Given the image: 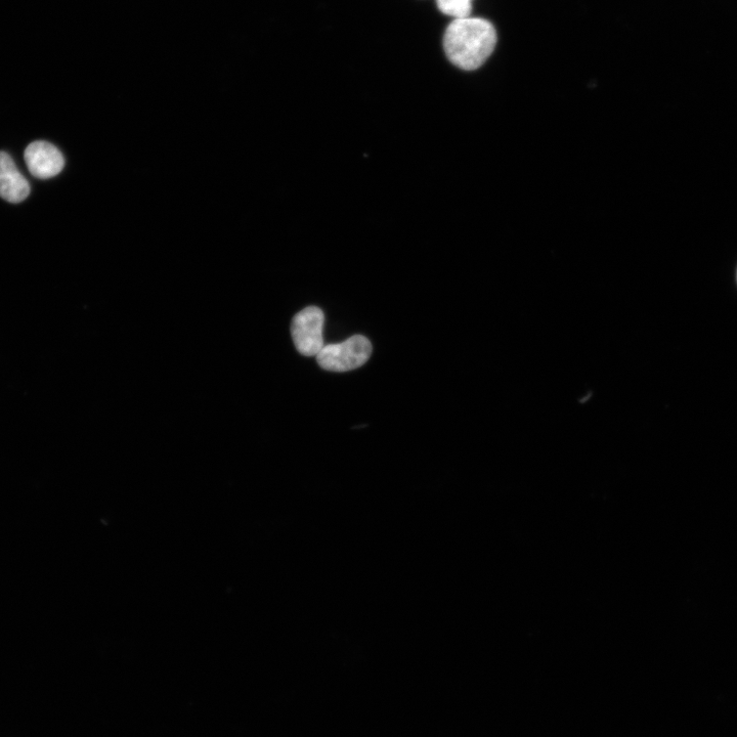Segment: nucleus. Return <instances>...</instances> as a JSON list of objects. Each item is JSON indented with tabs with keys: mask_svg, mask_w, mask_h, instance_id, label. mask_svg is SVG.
Listing matches in <instances>:
<instances>
[{
	"mask_svg": "<svg viewBox=\"0 0 737 737\" xmlns=\"http://www.w3.org/2000/svg\"><path fill=\"white\" fill-rule=\"evenodd\" d=\"M497 45L494 25L482 18L455 19L444 36L448 59L466 71L479 69L493 54Z\"/></svg>",
	"mask_w": 737,
	"mask_h": 737,
	"instance_id": "f257e3e1",
	"label": "nucleus"
},
{
	"mask_svg": "<svg viewBox=\"0 0 737 737\" xmlns=\"http://www.w3.org/2000/svg\"><path fill=\"white\" fill-rule=\"evenodd\" d=\"M372 354V344L365 336L355 335L344 342L324 346L317 356L321 368L348 372L365 365Z\"/></svg>",
	"mask_w": 737,
	"mask_h": 737,
	"instance_id": "f03ea898",
	"label": "nucleus"
},
{
	"mask_svg": "<svg viewBox=\"0 0 737 737\" xmlns=\"http://www.w3.org/2000/svg\"><path fill=\"white\" fill-rule=\"evenodd\" d=\"M324 322V313L317 307L302 310L294 317L291 324L292 339L302 356H318L323 350Z\"/></svg>",
	"mask_w": 737,
	"mask_h": 737,
	"instance_id": "7ed1b4c3",
	"label": "nucleus"
},
{
	"mask_svg": "<svg viewBox=\"0 0 737 737\" xmlns=\"http://www.w3.org/2000/svg\"><path fill=\"white\" fill-rule=\"evenodd\" d=\"M24 157L31 175L40 180L58 176L65 165L60 150L45 141L31 143L26 148Z\"/></svg>",
	"mask_w": 737,
	"mask_h": 737,
	"instance_id": "20e7f679",
	"label": "nucleus"
},
{
	"mask_svg": "<svg viewBox=\"0 0 737 737\" xmlns=\"http://www.w3.org/2000/svg\"><path fill=\"white\" fill-rule=\"evenodd\" d=\"M30 194V185L13 158L0 152V197L11 203H20Z\"/></svg>",
	"mask_w": 737,
	"mask_h": 737,
	"instance_id": "39448f33",
	"label": "nucleus"
},
{
	"mask_svg": "<svg viewBox=\"0 0 737 737\" xmlns=\"http://www.w3.org/2000/svg\"><path fill=\"white\" fill-rule=\"evenodd\" d=\"M473 0H437L439 10L455 19L467 18L472 11Z\"/></svg>",
	"mask_w": 737,
	"mask_h": 737,
	"instance_id": "423d86ee",
	"label": "nucleus"
}]
</instances>
